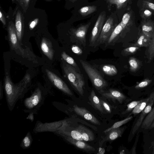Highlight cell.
Returning a JSON list of instances; mask_svg holds the SVG:
<instances>
[{
	"instance_id": "35",
	"label": "cell",
	"mask_w": 154,
	"mask_h": 154,
	"mask_svg": "<svg viewBox=\"0 0 154 154\" xmlns=\"http://www.w3.org/2000/svg\"><path fill=\"white\" fill-rule=\"evenodd\" d=\"M152 82V80L149 79H145L137 84L135 88L136 89H139L144 88L149 84Z\"/></svg>"
},
{
	"instance_id": "2",
	"label": "cell",
	"mask_w": 154,
	"mask_h": 154,
	"mask_svg": "<svg viewBox=\"0 0 154 154\" xmlns=\"http://www.w3.org/2000/svg\"><path fill=\"white\" fill-rule=\"evenodd\" d=\"M30 81V76L26 74L19 83L14 84L8 75L5 78L4 85L6 100L9 109L12 111L17 101L23 97Z\"/></svg>"
},
{
	"instance_id": "31",
	"label": "cell",
	"mask_w": 154,
	"mask_h": 154,
	"mask_svg": "<svg viewBox=\"0 0 154 154\" xmlns=\"http://www.w3.org/2000/svg\"><path fill=\"white\" fill-rule=\"evenodd\" d=\"M132 118L133 117L130 116L123 120L116 122L111 127L105 130L103 132L106 133L113 128L119 127L122 125L127 123L131 120Z\"/></svg>"
},
{
	"instance_id": "33",
	"label": "cell",
	"mask_w": 154,
	"mask_h": 154,
	"mask_svg": "<svg viewBox=\"0 0 154 154\" xmlns=\"http://www.w3.org/2000/svg\"><path fill=\"white\" fill-rule=\"evenodd\" d=\"M142 100V99L137 101H134L128 104L127 105V109L123 113V114H124L127 113L132 110H133L136 106Z\"/></svg>"
},
{
	"instance_id": "14",
	"label": "cell",
	"mask_w": 154,
	"mask_h": 154,
	"mask_svg": "<svg viewBox=\"0 0 154 154\" xmlns=\"http://www.w3.org/2000/svg\"><path fill=\"white\" fill-rule=\"evenodd\" d=\"M149 101L145 108L141 112L140 116L137 120L132 130V134L134 135L139 128L141 126L145 118L151 110L154 103V92L151 94Z\"/></svg>"
},
{
	"instance_id": "22",
	"label": "cell",
	"mask_w": 154,
	"mask_h": 154,
	"mask_svg": "<svg viewBox=\"0 0 154 154\" xmlns=\"http://www.w3.org/2000/svg\"><path fill=\"white\" fill-rule=\"evenodd\" d=\"M89 99L91 103L95 109L99 110L101 113H103V109L100 100L96 95L94 89L91 90L89 97Z\"/></svg>"
},
{
	"instance_id": "45",
	"label": "cell",
	"mask_w": 154,
	"mask_h": 154,
	"mask_svg": "<svg viewBox=\"0 0 154 154\" xmlns=\"http://www.w3.org/2000/svg\"><path fill=\"white\" fill-rule=\"evenodd\" d=\"M152 153H154V151H153V152Z\"/></svg>"
},
{
	"instance_id": "17",
	"label": "cell",
	"mask_w": 154,
	"mask_h": 154,
	"mask_svg": "<svg viewBox=\"0 0 154 154\" xmlns=\"http://www.w3.org/2000/svg\"><path fill=\"white\" fill-rule=\"evenodd\" d=\"M40 47L43 54L49 59L52 60L54 57V51L51 42L46 38H43L41 42Z\"/></svg>"
},
{
	"instance_id": "37",
	"label": "cell",
	"mask_w": 154,
	"mask_h": 154,
	"mask_svg": "<svg viewBox=\"0 0 154 154\" xmlns=\"http://www.w3.org/2000/svg\"><path fill=\"white\" fill-rule=\"evenodd\" d=\"M143 4L144 8L154 11V3L145 0L143 1Z\"/></svg>"
},
{
	"instance_id": "38",
	"label": "cell",
	"mask_w": 154,
	"mask_h": 154,
	"mask_svg": "<svg viewBox=\"0 0 154 154\" xmlns=\"http://www.w3.org/2000/svg\"><path fill=\"white\" fill-rule=\"evenodd\" d=\"M38 20L37 19H35L32 21L29 25V28L30 29H33L36 25Z\"/></svg>"
},
{
	"instance_id": "24",
	"label": "cell",
	"mask_w": 154,
	"mask_h": 154,
	"mask_svg": "<svg viewBox=\"0 0 154 154\" xmlns=\"http://www.w3.org/2000/svg\"><path fill=\"white\" fill-rule=\"evenodd\" d=\"M151 38L141 32L136 42L133 45L139 47H148L151 42Z\"/></svg>"
},
{
	"instance_id": "16",
	"label": "cell",
	"mask_w": 154,
	"mask_h": 154,
	"mask_svg": "<svg viewBox=\"0 0 154 154\" xmlns=\"http://www.w3.org/2000/svg\"><path fill=\"white\" fill-rule=\"evenodd\" d=\"M73 109L76 114L91 123L96 125H100L98 120L85 108L79 107L75 105L73 106Z\"/></svg>"
},
{
	"instance_id": "44",
	"label": "cell",
	"mask_w": 154,
	"mask_h": 154,
	"mask_svg": "<svg viewBox=\"0 0 154 154\" xmlns=\"http://www.w3.org/2000/svg\"><path fill=\"white\" fill-rule=\"evenodd\" d=\"M71 0L73 2H75L77 1V0Z\"/></svg>"
},
{
	"instance_id": "6",
	"label": "cell",
	"mask_w": 154,
	"mask_h": 154,
	"mask_svg": "<svg viewBox=\"0 0 154 154\" xmlns=\"http://www.w3.org/2000/svg\"><path fill=\"white\" fill-rule=\"evenodd\" d=\"M117 25L113 18L109 17L104 23L100 36L95 43L93 52L97 51L106 42Z\"/></svg>"
},
{
	"instance_id": "46",
	"label": "cell",
	"mask_w": 154,
	"mask_h": 154,
	"mask_svg": "<svg viewBox=\"0 0 154 154\" xmlns=\"http://www.w3.org/2000/svg\"><path fill=\"white\" fill-rule=\"evenodd\" d=\"M154 121H153V122H154Z\"/></svg>"
},
{
	"instance_id": "40",
	"label": "cell",
	"mask_w": 154,
	"mask_h": 154,
	"mask_svg": "<svg viewBox=\"0 0 154 154\" xmlns=\"http://www.w3.org/2000/svg\"><path fill=\"white\" fill-rule=\"evenodd\" d=\"M29 0H20V2L21 4H24L25 6L27 5Z\"/></svg>"
},
{
	"instance_id": "9",
	"label": "cell",
	"mask_w": 154,
	"mask_h": 154,
	"mask_svg": "<svg viewBox=\"0 0 154 154\" xmlns=\"http://www.w3.org/2000/svg\"><path fill=\"white\" fill-rule=\"evenodd\" d=\"M69 134L68 136L72 138L83 141H91L94 139L93 133L82 125H79L75 129L71 131Z\"/></svg>"
},
{
	"instance_id": "19",
	"label": "cell",
	"mask_w": 154,
	"mask_h": 154,
	"mask_svg": "<svg viewBox=\"0 0 154 154\" xmlns=\"http://www.w3.org/2000/svg\"><path fill=\"white\" fill-rule=\"evenodd\" d=\"M62 60L70 65L80 72L84 71L80 63H78L72 57L68 55L65 51H63L61 53Z\"/></svg>"
},
{
	"instance_id": "10",
	"label": "cell",
	"mask_w": 154,
	"mask_h": 154,
	"mask_svg": "<svg viewBox=\"0 0 154 154\" xmlns=\"http://www.w3.org/2000/svg\"><path fill=\"white\" fill-rule=\"evenodd\" d=\"M8 39L10 46L12 50H14L19 54L23 56L24 52L20 46L17 36L15 26L12 21L9 23L8 26Z\"/></svg>"
},
{
	"instance_id": "29",
	"label": "cell",
	"mask_w": 154,
	"mask_h": 154,
	"mask_svg": "<svg viewBox=\"0 0 154 154\" xmlns=\"http://www.w3.org/2000/svg\"><path fill=\"white\" fill-rule=\"evenodd\" d=\"M32 141V138L29 132H28L23 139L20 144L23 149L29 148L31 146Z\"/></svg>"
},
{
	"instance_id": "25",
	"label": "cell",
	"mask_w": 154,
	"mask_h": 154,
	"mask_svg": "<svg viewBox=\"0 0 154 154\" xmlns=\"http://www.w3.org/2000/svg\"><path fill=\"white\" fill-rule=\"evenodd\" d=\"M154 121V107L147 115L141 125V128L144 129H149Z\"/></svg>"
},
{
	"instance_id": "27",
	"label": "cell",
	"mask_w": 154,
	"mask_h": 154,
	"mask_svg": "<svg viewBox=\"0 0 154 154\" xmlns=\"http://www.w3.org/2000/svg\"><path fill=\"white\" fill-rule=\"evenodd\" d=\"M128 63L131 72H134L137 71L141 66L140 62L137 59L134 57L129 58Z\"/></svg>"
},
{
	"instance_id": "43",
	"label": "cell",
	"mask_w": 154,
	"mask_h": 154,
	"mask_svg": "<svg viewBox=\"0 0 154 154\" xmlns=\"http://www.w3.org/2000/svg\"><path fill=\"white\" fill-rule=\"evenodd\" d=\"M154 128V121L151 124V125L149 127V129L152 128Z\"/></svg>"
},
{
	"instance_id": "34",
	"label": "cell",
	"mask_w": 154,
	"mask_h": 154,
	"mask_svg": "<svg viewBox=\"0 0 154 154\" xmlns=\"http://www.w3.org/2000/svg\"><path fill=\"white\" fill-rule=\"evenodd\" d=\"M140 14L143 19L146 20L149 19L152 16V13L150 10L145 8L141 10Z\"/></svg>"
},
{
	"instance_id": "42",
	"label": "cell",
	"mask_w": 154,
	"mask_h": 154,
	"mask_svg": "<svg viewBox=\"0 0 154 154\" xmlns=\"http://www.w3.org/2000/svg\"><path fill=\"white\" fill-rule=\"evenodd\" d=\"M2 85L1 84V87H0V99H1L3 97V91H2Z\"/></svg>"
},
{
	"instance_id": "13",
	"label": "cell",
	"mask_w": 154,
	"mask_h": 154,
	"mask_svg": "<svg viewBox=\"0 0 154 154\" xmlns=\"http://www.w3.org/2000/svg\"><path fill=\"white\" fill-rule=\"evenodd\" d=\"M42 92L39 88L35 91L31 96L26 98L24 101V105L28 109H32L36 108L43 100Z\"/></svg>"
},
{
	"instance_id": "39",
	"label": "cell",
	"mask_w": 154,
	"mask_h": 154,
	"mask_svg": "<svg viewBox=\"0 0 154 154\" xmlns=\"http://www.w3.org/2000/svg\"><path fill=\"white\" fill-rule=\"evenodd\" d=\"M0 19L4 25H5V19L1 11L0 12Z\"/></svg>"
},
{
	"instance_id": "20",
	"label": "cell",
	"mask_w": 154,
	"mask_h": 154,
	"mask_svg": "<svg viewBox=\"0 0 154 154\" xmlns=\"http://www.w3.org/2000/svg\"><path fill=\"white\" fill-rule=\"evenodd\" d=\"M141 32L150 38L154 33V23L152 21L145 20L141 23Z\"/></svg>"
},
{
	"instance_id": "21",
	"label": "cell",
	"mask_w": 154,
	"mask_h": 154,
	"mask_svg": "<svg viewBox=\"0 0 154 154\" xmlns=\"http://www.w3.org/2000/svg\"><path fill=\"white\" fill-rule=\"evenodd\" d=\"M15 26L18 40L21 45L23 35V29L21 14L19 11L16 14Z\"/></svg>"
},
{
	"instance_id": "28",
	"label": "cell",
	"mask_w": 154,
	"mask_h": 154,
	"mask_svg": "<svg viewBox=\"0 0 154 154\" xmlns=\"http://www.w3.org/2000/svg\"><path fill=\"white\" fill-rule=\"evenodd\" d=\"M97 10V7L94 5L88 6L81 8L79 11L80 14L83 16L91 14Z\"/></svg>"
},
{
	"instance_id": "32",
	"label": "cell",
	"mask_w": 154,
	"mask_h": 154,
	"mask_svg": "<svg viewBox=\"0 0 154 154\" xmlns=\"http://www.w3.org/2000/svg\"><path fill=\"white\" fill-rule=\"evenodd\" d=\"M109 7L112 5H115L117 9L121 8L127 0H106Z\"/></svg>"
},
{
	"instance_id": "26",
	"label": "cell",
	"mask_w": 154,
	"mask_h": 154,
	"mask_svg": "<svg viewBox=\"0 0 154 154\" xmlns=\"http://www.w3.org/2000/svg\"><path fill=\"white\" fill-rule=\"evenodd\" d=\"M151 95L146 99H143L141 101L138 103L133 110L132 114L136 115L141 112L147 105L150 98Z\"/></svg>"
},
{
	"instance_id": "8",
	"label": "cell",
	"mask_w": 154,
	"mask_h": 154,
	"mask_svg": "<svg viewBox=\"0 0 154 154\" xmlns=\"http://www.w3.org/2000/svg\"><path fill=\"white\" fill-rule=\"evenodd\" d=\"M91 24V22H89L86 24L80 25L76 28H71L68 31L72 38L75 39L84 47L89 48L86 35Z\"/></svg>"
},
{
	"instance_id": "7",
	"label": "cell",
	"mask_w": 154,
	"mask_h": 154,
	"mask_svg": "<svg viewBox=\"0 0 154 154\" xmlns=\"http://www.w3.org/2000/svg\"><path fill=\"white\" fill-rule=\"evenodd\" d=\"M106 16V13L104 11L100 14L87 41L88 46L91 52H93L95 44L100 36L104 24Z\"/></svg>"
},
{
	"instance_id": "23",
	"label": "cell",
	"mask_w": 154,
	"mask_h": 154,
	"mask_svg": "<svg viewBox=\"0 0 154 154\" xmlns=\"http://www.w3.org/2000/svg\"><path fill=\"white\" fill-rule=\"evenodd\" d=\"M125 129V127H119L111 129L108 131L107 140H113L121 137Z\"/></svg>"
},
{
	"instance_id": "3",
	"label": "cell",
	"mask_w": 154,
	"mask_h": 154,
	"mask_svg": "<svg viewBox=\"0 0 154 154\" xmlns=\"http://www.w3.org/2000/svg\"><path fill=\"white\" fill-rule=\"evenodd\" d=\"M62 68L64 77L73 89L82 96L88 85V77L84 70L80 72L62 60Z\"/></svg>"
},
{
	"instance_id": "11",
	"label": "cell",
	"mask_w": 154,
	"mask_h": 154,
	"mask_svg": "<svg viewBox=\"0 0 154 154\" xmlns=\"http://www.w3.org/2000/svg\"><path fill=\"white\" fill-rule=\"evenodd\" d=\"M46 72L49 79L57 88L68 95H73L68 85L61 78L48 69H46Z\"/></svg>"
},
{
	"instance_id": "5",
	"label": "cell",
	"mask_w": 154,
	"mask_h": 154,
	"mask_svg": "<svg viewBox=\"0 0 154 154\" xmlns=\"http://www.w3.org/2000/svg\"><path fill=\"white\" fill-rule=\"evenodd\" d=\"M65 51L78 63L80 60H87L91 52L88 48L84 47L78 42L65 45Z\"/></svg>"
},
{
	"instance_id": "4",
	"label": "cell",
	"mask_w": 154,
	"mask_h": 154,
	"mask_svg": "<svg viewBox=\"0 0 154 154\" xmlns=\"http://www.w3.org/2000/svg\"><path fill=\"white\" fill-rule=\"evenodd\" d=\"M79 62L93 86L96 90L99 92L107 89L111 84L103 77L94 67L87 60H80Z\"/></svg>"
},
{
	"instance_id": "30",
	"label": "cell",
	"mask_w": 154,
	"mask_h": 154,
	"mask_svg": "<svg viewBox=\"0 0 154 154\" xmlns=\"http://www.w3.org/2000/svg\"><path fill=\"white\" fill-rule=\"evenodd\" d=\"M148 63H149L154 58V33L151 38L148 50Z\"/></svg>"
},
{
	"instance_id": "1",
	"label": "cell",
	"mask_w": 154,
	"mask_h": 154,
	"mask_svg": "<svg viewBox=\"0 0 154 154\" xmlns=\"http://www.w3.org/2000/svg\"><path fill=\"white\" fill-rule=\"evenodd\" d=\"M88 62L110 83H115L119 81L122 72L121 59L100 58L91 59Z\"/></svg>"
},
{
	"instance_id": "18",
	"label": "cell",
	"mask_w": 154,
	"mask_h": 154,
	"mask_svg": "<svg viewBox=\"0 0 154 154\" xmlns=\"http://www.w3.org/2000/svg\"><path fill=\"white\" fill-rule=\"evenodd\" d=\"M64 137L68 142L79 149L87 152L95 150L94 147L83 141L74 139L68 136H64Z\"/></svg>"
},
{
	"instance_id": "36",
	"label": "cell",
	"mask_w": 154,
	"mask_h": 154,
	"mask_svg": "<svg viewBox=\"0 0 154 154\" xmlns=\"http://www.w3.org/2000/svg\"><path fill=\"white\" fill-rule=\"evenodd\" d=\"M100 101L103 108L107 113H111V110L109 105L105 101L100 99Z\"/></svg>"
},
{
	"instance_id": "12",
	"label": "cell",
	"mask_w": 154,
	"mask_h": 154,
	"mask_svg": "<svg viewBox=\"0 0 154 154\" xmlns=\"http://www.w3.org/2000/svg\"><path fill=\"white\" fill-rule=\"evenodd\" d=\"M67 125L65 121H59L50 123H37L34 129L36 132L49 131L55 132Z\"/></svg>"
},
{
	"instance_id": "15",
	"label": "cell",
	"mask_w": 154,
	"mask_h": 154,
	"mask_svg": "<svg viewBox=\"0 0 154 154\" xmlns=\"http://www.w3.org/2000/svg\"><path fill=\"white\" fill-rule=\"evenodd\" d=\"M98 92L103 97L113 100H117L120 103L126 99V96L122 93L114 88H109Z\"/></svg>"
},
{
	"instance_id": "41",
	"label": "cell",
	"mask_w": 154,
	"mask_h": 154,
	"mask_svg": "<svg viewBox=\"0 0 154 154\" xmlns=\"http://www.w3.org/2000/svg\"><path fill=\"white\" fill-rule=\"evenodd\" d=\"M105 152V149L103 148L100 147L99 149V152L97 154H103Z\"/></svg>"
}]
</instances>
